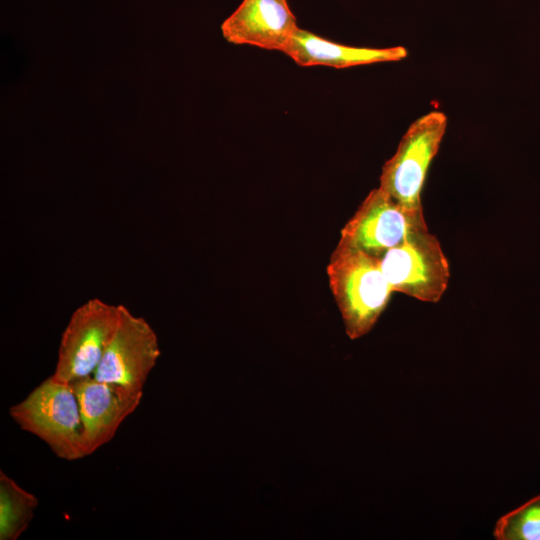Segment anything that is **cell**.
Listing matches in <instances>:
<instances>
[{"label":"cell","mask_w":540,"mask_h":540,"mask_svg":"<svg viewBox=\"0 0 540 540\" xmlns=\"http://www.w3.org/2000/svg\"><path fill=\"white\" fill-rule=\"evenodd\" d=\"M329 286L346 334L360 338L374 327L394 292L379 259L337 244L327 266Z\"/></svg>","instance_id":"6da1fadb"},{"label":"cell","mask_w":540,"mask_h":540,"mask_svg":"<svg viewBox=\"0 0 540 540\" xmlns=\"http://www.w3.org/2000/svg\"><path fill=\"white\" fill-rule=\"evenodd\" d=\"M24 431L45 442L59 458L74 461L86 457L84 427L72 383L52 376L9 409Z\"/></svg>","instance_id":"7a4b0ae2"},{"label":"cell","mask_w":540,"mask_h":540,"mask_svg":"<svg viewBox=\"0 0 540 540\" xmlns=\"http://www.w3.org/2000/svg\"><path fill=\"white\" fill-rule=\"evenodd\" d=\"M446 127L443 112L421 116L409 126L396 152L383 165L379 188L404 208L423 211L421 193Z\"/></svg>","instance_id":"3957f363"},{"label":"cell","mask_w":540,"mask_h":540,"mask_svg":"<svg viewBox=\"0 0 540 540\" xmlns=\"http://www.w3.org/2000/svg\"><path fill=\"white\" fill-rule=\"evenodd\" d=\"M379 264L394 292L419 301L437 303L448 287V259L427 225L413 229L379 258Z\"/></svg>","instance_id":"277c9868"},{"label":"cell","mask_w":540,"mask_h":540,"mask_svg":"<svg viewBox=\"0 0 540 540\" xmlns=\"http://www.w3.org/2000/svg\"><path fill=\"white\" fill-rule=\"evenodd\" d=\"M121 305L93 298L79 306L64 329L54 379L71 383L93 375L120 320Z\"/></svg>","instance_id":"5b68a950"},{"label":"cell","mask_w":540,"mask_h":540,"mask_svg":"<svg viewBox=\"0 0 540 540\" xmlns=\"http://www.w3.org/2000/svg\"><path fill=\"white\" fill-rule=\"evenodd\" d=\"M160 354L158 337L151 325L121 305L118 326L93 376L132 392H143Z\"/></svg>","instance_id":"8992f818"},{"label":"cell","mask_w":540,"mask_h":540,"mask_svg":"<svg viewBox=\"0 0 540 540\" xmlns=\"http://www.w3.org/2000/svg\"><path fill=\"white\" fill-rule=\"evenodd\" d=\"M422 226H426L423 211L404 208L378 187L369 192L342 228L338 244L379 259Z\"/></svg>","instance_id":"52a82bcc"},{"label":"cell","mask_w":540,"mask_h":540,"mask_svg":"<svg viewBox=\"0 0 540 540\" xmlns=\"http://www.w3.org/2000/svg\"><path fill=\"white\" fill-rule=\"evenodd\" d=\"M71 383L79 403L88 456L111 441L123 421L140 405L143 392L99 381L93 375Z\"/></svg>","instance_id":"ba28073f"},{"label":"cell","mask_w":540,"mask_h":540,"mask_svg":"<svg viewBox=\"0 0 540 540\" xmlns=\"http://www.w3.org/2000/svg\"><path fill=\"white\" fill-rule=\"evenodd\" d=\"M297 28L287 0H243L221 25L230 43L281 52Z\"/></svg>","instance_id":"9c48e42d"},{"label":"cell","mask_w":540,"mask_h":540,"mask_svg":"<svg viewBox=\"0 0 540 540\" xmlns=\"http://www.w3.org/2000/svg\"><path fill=\"white\" fill-rule=\"evenodd\" d=\"M283 53L300 66L324 65L337 69L399 61L407 56V50L402 46L389 48L347 46L332 42L299 27L292 35Z\"/></svg>","instance_id":"30bf717a"},{"label":"cell","mask_w":540,"mask_h":540,"mask_svg":"<svg viewBox=\"0 0 540 540\" xmlns=\"http://www.w3.org/2000/svg\"><path fill=\"white\" fill-rule=\"evenodd\" d=\"M37 497L0 471V540H16L28 528Z\"/></svg>","instance_id":"8fae6325"},{"label":"cell","mask_w":540,"mask_h":540,"mask_svg":"<svg viewBox=\"0 0 540 540\" xmlns=\"http://www.w3.org/2000/svg\"><path fill=\"white\" fill-rule=\"evenodd\" d=\"M493 535L497 540H540V494L499 518Z\"/></svg>","instance_id":"7c38bea8"}]
</instances>
